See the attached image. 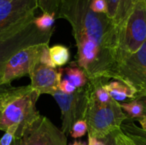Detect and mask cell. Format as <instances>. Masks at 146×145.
Segmentation results:
<instances>
[{"mask_svg":"<svg viewBox=\"0 0 146 145\" xmlns=\"http://www.w3.org/2000/svg\"><path fill=\"white\" fill-rule=\"evenodd\" d=\"M11 145H20V144H19V140H18V139H15V141L13 142V144Z\"/></svg>","mask_w":146,"mask_h":145,"instance_id":"obj_32","label":"cell"},{"mask_svg":"<svg viewBox=\"0 0 146 145\" xmlns=\"http://www.w3.org/2000/svg\"><path fill=\"white\" fill-rule=\"evenodd\" d=\"M139 123H140V125H141V128L146 132V117H144V118H142V119H140L139 120Z\"/></svg>","mask_w":146,"mask_h":145,"instance_id":"obj_30","label":"cell"},{"mask_svg":"<svg viewBox=\"0 0 146 145\" xmlns=\"http://www.w3.org/2000/svg\"><path fill=\"white\" fill-rule=\"evenodd\" d=\"M18 140L20 145H68L62 131L41 115L24 129Z\"/></svg>","mask_w":146,"mask_h":145,"instance_id":"obj_8","label":"cell"},{"mask_svg":"<svg viewBox=\"0 0 146 145\" xmlns=\"http://www.w3.org/2000/svg\"><path fill=\"white\" fill-rule=\"evenodd\" d=\"M31 86L39 95H52L59 90V85L62 80V70H56L41 63H37L30 73Z\"/></svg>","mask_w":146,"mask_h":145,"instance_id":"obj_11","label":"cell"},{"mask_svg":"<svg viewBox=\"0 0 146 145\" xmlns=\"http://www.w3.org/2000/svg\"><path fill=\"white\" fill-rule=\"evenodd\" d=\"M138 0H120L117 15L115 19V24L120 26L133 11Z\"/></svg>","mask_w":146,"mask_h":145,"instance_id":"obj_16","label":"cell"},{"mask_svg":"<svg viewBox=\"0 0 146 145\" xmlns=\"http://www.w3.org/2000/svg\"><path fill=\"white\" fill-rule=\"evenodd\" d=\"M56 16L52 14L48 13H43L41 15L35 17L33 20V22L38 29L43 32H48L52 29H54L53 25L56 21Z\"/></svg>","mask_w":146,"mask_h":145,"instance_id":"obj_18","label":"cell"},{"mask_svg":"<svg viewBox=\"0 0 146 145\" xmlns=\"http://www.w3.org/2000/svg\"><path fill=\"white\" fill-rule=\"evenodd\" d=\"M51 96L61 109L62 131L65 135H68L77 121L85 120L88 103L87 86L78 88L72 94H66L58 90Z\"/></svg>","mask_w":146,"mask_h":145,"instance_id":"obj_7","label":"cell"},{"mask_svg":"<svg viewBox=\"0 0 146 145\" xmlns=\"http://www.w3.org/2000/svg\"><path fill=\"white\" fill-rule=\"evenodd\" d=\"M76 66H78L76 62H74L71 64L70 67L64 68L62 70V73H64L65 79L78 89L86 86L88 82V79L84 71L80 68Z\"/></svg>","mask_w":146,"mask_h":145,"instance_id":"obj_13","label":"cell"},{"mask_svg":"<svg viewBox=\"0 0 146 145\" xmlns=\"http://www.w3.org/2000/svg\"><path fill=\"white\" fill-rule=\"evenodd\" d=\"M87 145H105V142L104 139H98V138L88 136Z\"/></svg>","mask_w":146,"mask_h":145,"instance_id":"obj_26","label":"cell"},{"mask_svg":"<svg viewBox=\"0 0 146 145\" xmlns=\"http://www.w3.org/2000/svg\"><path fill=\"white\" fill-rule=\"evenodd\" d=\"M90 9L95 13L108 14V6L105 0H90Z\"/></svg>","mask_w":146,"mask_h":145,"instance_id":"obj_22","label":"cell"},{"mask_svg":"<svg viewBox=\"0 0 146 145\" xmlns=\"http://www.w3.org/2000/svg\"><path fill=\"white\" fill-rule=\"evenodd\" d=\"M121 130L129 137H134L139 139L146 141V132H145L142 128L138 126L135 122L132 120H127L124 121L121 126Z\"/></svg>","mask_w":146,"mask_h":145,"instance_id":"obj_17","label":"cell"},{"mask_svg":"<svg viewBox=\"0 0 146 145\" xmlns=\"http://www.w3.org/2000/svg\"><path fill=\"white\" fill-rule=\"evenodd\" d=\"M39 94L25 85L9 87L0 94V131L6 132L12 126L18 127L15 139H20L24 129L40 114L36 109Z\"/></svg>","mask_w":146,"mask_h":145,"instance_id":"obj_2","label":"cell"},{"mask_svg":"<svg viewBox=\"0 0 146 145\" xmlns=\"http://www.w3.org/2000/svg\"><path fill=\"white\" fill-rule=\"evenodd\" d=\"M104 87L108 91L110 97L117 103L124 102L127 98L134 99L137 94L133 88L116 79L115 81L104 83Z\"/></svg>","mask_w":146,"mask_h":145,"instance_id":"obj_12","label":"cell"},{"mask_svg":"<svg viewBox=\"0 0 146 145\" xmlns=\"http://www.w3.org/2000/svg\"><path fill=\"white\" fill-rule=\"evenodd\" d=\"M107 3L108 6V16L114 20L115 19L118 12V8H119V3L120 0H105Z\"/></svg>","mask_w":146,"mask_h":145,"instance_id":"obj_23","label":"cell"},{"mask_svg":"<svg viewBox=\"0 0 146 145\" xmlns=\"http://www.w3.org/2000/svg\"><path fill=\"white\" fill-rule=\"evenodd\" d=\"M113 79L133 88L136 96L146 93V41L138 51L118 64Z\"/></svg>","mask_w":146,"mask_h":145,"instance_id":"obj_6","label":"cell"},{"mask_svg":"<svg viewBox=\"0 0 146 145\" xmlns=\"http://www.w3.org/2000/svg\"><path fill=\"white\" fill-rule=\"evenodd\" d=\"M31 18L0 36V78L6 62L16 52L27 47L49 44L55 28L43 32L37 28ZM11 85L0 86V94Z\"/></svg>","mask_w":146,"mask_h":145,"instance_id":"obj_4","label":"cell"},{"mask_svg":"<svg viewBox=\"0 0 146 145\" xmlns=\"http://www.w3.org/2000/svg\"><path fill=\"white\" fill-rule=\"evenodd\" d=\"M115 143L116 145H135L133 140L121 130L115 132Z\"/></svg>","mask_w":146,"mask_h":145,"instance_id":"obj_24","label":"cell"},{"mask_svg":"<svg viewBox=\"0 0 146 145\" xmlns=\"http://www.w3.org/2000/svg\"><path fill=\"white\" fill-rule=\"evenodd\" d=\"M58 18L72 27L76 64L89 81L113 79L118 62L119 26L106 14L90 9V0H62Z\"/></svg>","mask_w":146,"mask_h":145,"instance_id":"obj_1","label":"cell"},{"mask_svg":"<svg viewBox=\"0 0 146 145\" xmlns=\"http://www.w3.org/2000/svg\"><path fill=\"white\" fill-rule=\"evenodd\" d=\"M36 0H12L0 4V36L35 17Z\"/></svg>","mask_w":146,"mask_h":145,"instance_id":"obj_10","label":"cell"},{"mask_svg":"<svg viewBox=\"0 0 146 145\" xmlns=\"http://www.w3.org/2000/svg\"><path fill=\"white\" fill-rule=\"evenodd\" d=\"M144 2H145V4L146 6V0H144Z\"/></svg>","mask_w":146,"mask_h":145,"instance_id":"obj_34","label":"cell"},{"mask_svg":"<svg viewBox=\"0 0 146 145\" xmlns=\"http://www.w3.org/2000/svg\"><path fill=\"white\" fill-rule=\"evenodd\" d=\"M18 127L12 126L5 132L3 136L0 138V145H11L15 139V134Z\"/></svg>","mask_w":146,"mask_h":145,"instance_id":"obj_21","label":"cell"},{"mask_svg":"<svg viewBox=\"0 0 146 145\" xmlns=\"http://www.w3.org/2000/svg\"><path fill=\"white\" fill-rule=\"evenodd\" d=\"M145 41L146 6L144 0H138L131 14L119 26L118 64L138 51Z\"/></svg>","mask_w":146,"mask_h":145,"instance_id":"obj_5","label":"cell"},{"mask_svg":"<svg viewBox=\"0 0 146 145\" xmlns=\"http://www.w3.org/2000/svg\"><path fill=\"white\" fill-rule=\"evenodd\" d=\"M69 145H87V144L84 141H74Z\"/></svg>","mask_w":146,"mask_h":145,"instance_id":"obj_31","label":"cell"},{"mask_svg":"<svg viewBox=\"0 0 146 145\" xmlns=\"http://www.w3.org/2000/svg\"><path fill=\"white\" fill-rule=\"evenodd\" d=\"M9 1H12V0H0V4L4 3H7V2H9Z\"/></svg>","mask_w":146,"mask_h":145,"instance_id":"obj_33","label":"cell"},{"mask_svg":"<svg viewBox=\"0 0 146 145\" xmlns=\"http://www.w3.org/2000/svg\"><path fill=\"white\" fill-rule=\"evenodd\" d=\"M121 108L123 111L127 114V117L130 119H142L145 117L144 107L143 105L136 99H133L132 101L127 103H120Z\"/></svg>","mask_w":146,"mask_h":145,"instance_id":"obj_15","label":"cell"},{"mask_svg":"<svg viewBox=\"0 0 146 145\" xmlns=\"http://www.w3.org/2000/svg\"><path fill=\"white\" fill-rule=\"evenodd\" d=\"M77 90V88L73 85L68 80H67L66 79L61 80V83L59 85V91H61L63 93L66 94H72L74 93L75 91Z\"/></svg>","mask_w":146,"mask_h":145,"instance_id":"obj_25","label":"cell"},{"mask_svg":"<svg viewBox=\"0 0 146 145\" xmlns=\"http://www.w3.org/2000/svg\"><path fill=\"white\" fill-rule=\"evenodd\" d=\"M134 99L138 100V101L143 105V107H144V111H145V115L146 117V93H145V94H141V95H137V96L135 97Z\"/></svg>","mask_w":146,"mask_h":145,"instance_id":"obj_28","label":"cell"},{"mask_svg":"<svg viewBox=\"0 0 146 145\" xmlns=\"http://www.w3.org/2000/svg\"><path fill=\"white\" fill-rule=\"evenodd\" d=\"M129 138L133 140V144L135 145H146V141H144V140L137 138H134V137H129Z\"/></svg>","mask_w":146,"mask_h":145,"instance_id":"obj_29","label":"cell"},{"mask_svg":"<svg viewBox=\"0 0 146 145\" xmlns=\"http://www.w3.org/2000/svg\"><path fill=\"white\" fill-rule=\"evenodd\" d=\"M87 132H88V127H87L86 121L85 120H79L73 125L69 134L73 138L76 139L85 136Z\"/></svg>","mask_w":146,"mask_h":145,"instance_id":"obj_20","label":"cell"},{"mask_svg":"<svg viewBox=\"0 0 146 145\" xmlns=\"http://www.w3.org/2000/svg\"><path fill=\"white\" fill-rule=\"evenodd\" d=\"M86 86L88 103L85 121L88 127V136L104 139L121 130L122 123L129 118L121 108L120 103L111 99L107 103H101L94 97L87 84Z\"/></svg>","mask_w":146,"mask_h":145,"instance_id":"obj_3","label":"cell"},{"mask_svg":"<svg viewBox=\"0 0 146 145\" xmlns=\"http://www.w3.org/2000/svg\"><path fill=\"white\" fill-rule=\"evenodd\" d=\"M62 0H36L37 7L43 13L52 14L58 18V13Z\"/></svg>","mask_w":146,"mask_h":145,"instance_id":"obj_19","label":"cell"},{"mask_svg":"<svg viewBox=\"0 0 146 145\" xmlns=\"http://www.w3.org/2000/svg\"><path fill=\"white\" fill-rule=\"evenodd\" d=\"M105 145H116L115 143V132L110 134L109 136H107L105 138H104Z\"/></svg>","mask_w":146,"mask_h":145,"instance_id":"obj_27","label":"cell"},{"mask_svg":"<svg viewBox=\"0 0 146 145\" xmlns=\"http://www.w3.org/2000/svg\"><path fill=\"white\" fill-rule=\"evenodd\" d=\"M49 51L51 61L56 67H62L69 62L70 52L68 47L62 44H56L50 47Z\"/></svg>","mask_w":146,"mask_h":145,"instance_id":"obj_14","label":"cell"},{"mask_svg":"<svg viewBox=\"0 0 146 145\" xmlns=\"http://www.w3.org/2000/svg\"><path fill=\"white\" fill-rule=\"evenodd\" d=\"M44 45L27 47L13 55L3 67L0 78V86L10 85L12 80L29 74L33 67L39 62V57Z\"/></svg>","mask_w":146,"mask_h":145,"instance_id":"obj_9","label":"cell"}]
</instances>
